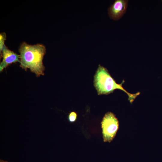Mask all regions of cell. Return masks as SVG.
I'll return each instance as SVG.
<instances>
[{
    "instance_id": "6",
    "label": "cell",
    "mask_w": 162,
    "mask_h": 162,
    "mask_svg": "<svg viewBox=\"0 0 162 162\" xmlns=\"http://www.w3.org/2000/svg\"><path fill=\"white\" fill-rule=\"evenodd\" d=\"M6 35L5 32H2L0 34V52L1 53L4 44V42L6 40Z\"/></svg>"
},
{
    "instance_id": "4",
    "label": "cell",
    "mask_w": 162,
    "mask_h": 162,
    "mask_svg": "<svg viewBox=\"0 0 162 162\" xmlns=\"http://www.w3.org/2000/svg\"><path fill=\"white\" fill-rule=\"evenodd\" d=\"M127 0H116L108 9L110 18L114 20L121 18L125 13L128 4Z\"/></svg>"
},
{
    "instance_id": "3",
    "label": "cell",
    "mask_w": 162,
    "mask_h": 162,
    "mask_svg": "<svg viewBox=\"0 0 162 162\" xmlns=\"http://www.w3.org/2000/svg\"><path fill=\"white\" fill-rule=\"evenodd\" d=\"M101 124L104 142H111L115 137L118 128L117 118L113 113L108 112L103 117Z\"/></svg>"
},
{
    "instance_id": "5",
    "label": "cell",
    "mask_w": 162,
    "mask_h": 162,
    "mask_svg": "<svg viewBox=\"0 0 162 162\" xmlns=\"http://www.w3.org/2000/svg\"><path fill=\"white\" fill-rule=\"evenodd\" d=\"M2 60L0 64V72L9 65L20 62V56L8 48L5 45L0 54Z\"/></svg>"
},
{
    "instance_id": "1",
    "label": "cell",
    "mask_w": 162,
    "mask_h": 162,
    "mask_svg": "<svg viewBox=\"0 0 162 162\" xmlns=\"http://www.w3.org/2000/svg\"><path fill=\"white\" fill-rule=\"evenodd\" d=\"M20 66L26 70L29 69L37 76L44 74L43 60L46 53L45 46L41 44L31 45L22 43L19 49Z\"/></svg>"
},
{
    "instance_id": "8",
    "label": "cell",
    "mask_w": 162,
    "mask_h": 162,
    "mask_svg": "<svg viewBox=\"0 0 162 162\" xmlns=\"http://www.w3.org/2000/svg\"><path fill=\"white\" fill-rule=\"evenodd\" d=\"M0 162H8L7 161H4L2 160H0Z\"/></svg>"
},
{
    "instance_id": "7",
    "label": "cell",
    "mask_w": 162,
    "mask_h": 162,
    "mask_svg": "<svg viewBox=\"0 0 162 162\" xmlns=\"http://www.w3.org/2000/svg\"><path fill=\"white\" fill-rule=\"evenodd\" d=\"M77 117L76 113L74 112H71L68 115V120L70 122H73L76 121Z\"/></svg>"
},
{
    "instance_id": "2",
    "label": "cell",
    "mask_w": 162,
    "mask_h": 162,
    "mask_svg": "<svg viewBox=\"0 0 162 162\" xmlns=\"http://www.w3.org/2000/svg\"><path fill=\"white\" fill-rule=\"evenodd\" d=\"M124 82L123 80L121 84H118L107 69L100 64L99 65L94 76V85L98 95L108 94L113 93L116 89H120L127 94L128 100L132 104L140 93L131 94L128 92L122 86Z\"/></svg>"
}]
</instances>
